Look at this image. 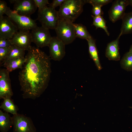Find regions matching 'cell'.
Wrapping results in <instances>:
<instances>
[{"mask_svg":"<svg viewBox=\"0 0 132 132\" xmlns=\"http://www.w3.org/2000/svg\"><path fill=\"white\" fill-rule=\"evenodd\" d=\"M19 73V80L24 99H35L47 87L51 73V58L38 47L31 46Z\"/></svg>","mask_w":132,"mask_h":132,"instance_id":"obj_1","label":"cell"},{"mask_svg":"<svg viewBox=\"0 0 132 132\" xmlns=\"http://www.w3.org/2000/svg\"><path fill=\"white\" fill-rule=\"evenodd\" d=\"M85 0H65L58 11L59 19L68 20L73 23L83 11Z\"/></svg>","mask_w":132,"mask_h":132,"instance_id":"obj_2","label":"cell"},{"mask_svg":"<svg viewBox=\"0 0 132 132\" xmlns=\"http://www.w3.org/2000/svg\"><path fill=\"white\" fill-rule=\"evenodd\" d=\"M73 23L64 19H59L55 28L56 37L65 45L72 43L76 38Z\"/></svg>","mask_w":132,"mask_h":132,"instance_id":"obj_3","label":"cell"},{"mask_svg":"<svg viewBox=\"0 0 132 132\" xmlns=\"http://www.w3.org/2000/svg\"><path fill=\"white\" fill-rule=\"evenodd\" d=\"M37 20L42 26L47 29L55 30L59 18L58 11L50 6L38 11Z\"/></svg>","mask_w":132,"mask_h":132,"instance_id":"obj_4","label":"cell"},{"mask_svg":"<svg viewBox=\"0 0 132 132\" xmlns=\"http://www.w3.org/2000/svg\"><path fill=\"white\" fill-rule=\"evenodd\" d=\"M19 30H30L37 26L35 20L30 17L20 15L8 7L5 14Z\"/></svg>","mask_w":132,"mask_h":132,"instance_id":"obj_5","label":"cell"},{"mask_svg":"<svg viewBox=\"0 0 132 132\" xmlns=\"http://www.w3.org/2000/svg\"><path fill=\"white\" fill-rule=\"evenodd\" d=\"M13 132H37L36 128L30 118L17 114L12 117Z\"/></svg>","mask_w":132,"mask_h":132,"instance_id":"obj_6","label":"cell"},{"mask_svg":"<svg viewBox=\"0 0 132 132\" xmlns=\"http://www.w3.org/2000/svg\"><path fill=\"white\" fill-rule=\"evenodd\" d=\"M31 34L32 42L38 48L48 46L52 37L49 29L42 26L32 30Z\"/></svg>","mask_w":132,"mask_h":132,"instance_id":"obj_7","label":"cell"},{"mask_svg":"<svg viewBox=\"0 0 132 132\" xmlns=\"http://www.w3.org/2000/svg\"><path fill=\"white\" fill-rule=\"evenodd\" d=\"M13 4V10L18 14L30 17L37 8L34 0H11Z\"/></svg>","mask_w":132,"mask_h":132,"instance_id":"obj_8","label":"cell"},{"mask_svg":"<svg viewBox=\"0 0 132 132\" xmlns=\"http://www.w3.org/2000/svg\"><path fill=\"white\" fill-rule=\"evenodd\" d=\"M65 44L56 36L52 37L48 46L51 59L59 61L66 54Z\"/></svg>","mask_w":132,"mask_h":132,"instance_id":"obj_9","label":"cell"},{"mask_svg":"<svg viewBox=\"0 0 132 132\" xmlns=\"http://www.w3.org/2000/svg\"><path fill=\"white\" fill-rule=\"evenodd\" d=\"M9 73L5 68L0 69V99L11 98L13 95Z\"/></svg>","mask_w":132,"mask_h":132,"instance_id":"obj_10","label":"cell"},{"mask_svg":"<svg viewBox=\"0 0 132 132\" xmlns=\"http://www.w3.org/2000/svg\"><path fill=\"white\" fill-rule=\"evenodd\" d=\"M128 5V0H115L108 12L110 20L114 23L121 19L125 13L126 8Z\"/></svg>","mask_w":132,"mask_h":132,"instance_id":"obj_11","label":"cell"},{"mask_svg":"<svg viewBox=\"0 0 132 132\" xmlns=\"http://www.w3.org/2000/svg\"><path fill=\"white\" fill-rule=\"evenodd\" d=\"M10 40L13 45L28 51L32 42L30 30H19Z\"/></svg>","mask_w":132,"mask_h":132,"instance_id":"obj_12","label":"cell"},{"mask_svg":"<svg viewBox=\"0 0 132 132\" xmlns=\"http://www.w3.org/2000/svg\"><path fill=\"white\" fill-rule=\"evenodd\" d=\"M18 30L7 16L0 17V38L10 40Z\"/></svg>","mask_w":132,"mask_h":132,"instance_id":"obj_13","label":"cell"},{"mask_svg":"<svg viewBox=\"0 0 132 132\" xmlns=\"http://www.w3.org/2000/svg\"><path fill=\"white\" fill-rule=\"evenodd\" d=\"M122 35L120 32L116 39L109 43L107 45L106 50V56L110 60L115 61L119 60L120 56L119 52V40Z\"/></svg>","mask_w":132,"mask_h":132,"instance_id":"obj_14","label":"cell"},{"mask_svg":"<svg viewBox=\"0 0 132 132\" xmlns=\"http://www.w3.org/2000/svg\"><path fill=\"white\" fill-rule=\"evenodd\" d=\"M87 40L88 44L90 56L94 62L98 69L100 70L102 69V67L99 61L95 41L91 35Z\"/></svg>","mask_w":132,"mask_h":132,"instance_id":"obj_15","label":"cell"},{"mask_svg":"<svg viewBox=\"0 0 132 132\" xmlns=\"http://www.w3.org/2000/svg\"><path fill=\"white\" fill-rule=\"evenodd\" d=\"M25 60V57L9 60L5 61L2 66L10 72L17 69H21Z\"/></svg>","mask_w":132,"mask_h":132,"instance_id":"obj_16","label":"cell"},{"mask_svg":"<svg viewBox=\"0 0 132 132\" xmlns=\"http://www.w3.org/2000/svg\"><path fill=\"white\" fill-rule=\"evenodd\" d=\"M13 126L12 117L8 113L0 110V131L7 132Z\"/></svg>","mask_w":132,"mask_h":132,"instance_id":"obj_17","label":"cell"},{"mask_svg":"<svg viewBox=\"0 0 132 132\" xmlns=\"http://www.w3.org/2000/svg\"><path fill=\"white\" fill-rule=\"evenodd\" d=\"M121 32L122 35L132 33V12L125 13L122 18Z\"/></svg>","mask_w":132,"mask_h":132,"instance_id":"obj_18","label":"cell"},{"mask_svg":"<svg viewBox=\"0 0 132 132\" xmlns=\"http://www.w3.org/2000/svg\"><path fill=\"white\" fill-rule=\"evenodd\" d=\"M76 38L87 40L91 35L86 27L81 24L73 23Z\"/></svg>","mask_w":132,"mask_h":132,"instance_id":"obj_19","label":"cell"},{"mask_svg":"<svg viewBox=\"0 0 132 132\" xmlns=\"http://www.w3.org/2000/svg\"><path fill=\"white\" fill-rule=\"evenodd\" d=\"M0 108L13 115L17 114L18 110L17 106L14 104L11 98L4 99L3 102L0 106Z\"/></svg>","mask_w":132,"mask_h":132,"instance_id":"obj_20","label":"cell"},{"mask_svg":"<svg viewBox=\"0 0 132 132\" xmlns=\"http://www.w3.org/2000/svg\"><path fill=\"white\" fill-rule=\"evenodd\" d=\"M25 51L23 49L13 45L10 48L9 53L5 61L17 58L25 57L24 55Z\"/></svg>","mask_w":132,"mask_h":132,"instance_id":"obj_21","label":"cell"},{"mask_svg":"<svg viewBox=\"0 0 132 132\" xmlns=\"http://www.w3.org/2000/svg\"><path fill=\"white\" fill-rule=\"evenodd\" d=\"M120 64L121 67L127 71H132V53H126L122 58Z\"/></svg>","mask_w":132,"mask_h":132,"instance_id":"obj_22","label":"cell"},{"mask_svg":"<svg viewBox=\"0 0 132 132\" xmlns=\"http://www.w3.org/2000/svg\"><path fill=\"white\" fill-rule=\"evenodd\" d=\"M93 19L92 25L96 27V29L99 28L102 29L104 30L107 35L109 36L110 33L108 30V28L106 25V21L103 16H95L91 15Z\"/></svg>","mask_w":132,"mask_h":132,"instance_id":"obj_23","label":"cell"},{"mask_svg":"<svg viewBox=\"0 0 132 132\" xmlns=\"http://www.w3.org/2000/svg\"><path fill=\"white\" fill-rule=\"evenodd\" d=\"M10 48H0V65L2 66L9 53Z\"/></svg>","mask_w":132,"mask_h":132,"instance_id":"obj_24","label":"cell"},{"mask_svg":"<svg viewBox=\"0 0 132 132\" xmlns=\"http://www.w3.org/2000/svg\"><path fill=\"white\" fill-rule=\"evenodd\" d=\"M113 1L112 0H87V3H89L92 6L98 5L103 6Z\"/></svg>","mask_w":132,"mask_h":132,"instance_id":"obj_25","label":"cell"},{"mask_svg":"<svg viewBox=\"0 0 132 132\" xmlns=\"http://www.w3.org/2000/svg\"><path fill=\"white\" fill-rule=\"evenodd\" d=\"M35 4L38 8V10H40L44 9L49 4L48 0H34Z\"/></svg>","mask_w":132,"mask_h":132,"instance_id":"obj_26","label":"cell"},{"mask_svg":"<svg viewBox=\"0 0 132 132\" xmlns=\"http://www.w3.org/2000/svg\"><path fill=\"white\" fill-rule=\"evenodd\" d=\"M92 12L94 16H102L103 14V12L101 9L102 6L98 5L92 6Z\"/></svg>","mask_w":132,"mask_h":132,"instance_id":"obj_27","label":"cell"},{"mask_svg":"<svg viewBox=\"0 0 132 132\" xmlns=\"http://www.w3.org/2000/svg\"><path fill=\"white\" fill-rule=\"evenodd\" d=\"M13 45L10 40L0 38V48H10Z\"/></svg>","mask_w":132,"mask_h":132,"instance_id":"obj_28","label":"cell"},{"mask_svg":"<svg viewBox=\"0 0 132 132\" xmlns=\"http://www.w3.org/2000/svg\"><path fill=\"white\" fill-rule=\"evenodd\" d=\"M8 7L5 1L0 0V17L5 14Z\"/></svg>","mask_w":132,"mask_h":132,"instance_id":"obj_29","label":"cell"},{"mask_svg":"<svg viewBox=\"0 0 132 132\" xmlns=\"http://www.w3.org/2000/svg\"><path fill=\"white\" fill-rule=\"evenodd\" d=\"M65 0H54L49 5V6L55 9L58 6H60Z\"/></svg>","mask_w":132,"mask_h":132,"instance_id":"obj_30","label":"cell"},{"mask_svg":"<svg viewBox=\"0 0 132 132\" xmlns=\"http://www.w3.org/2000/svg\"><path fill=\"white\" fill-rule=\"evenodd\" d=\"M129 5L132 7V0H128Z\"/></svg>","mask_w":132,"mask_h":132,"instance_id":"obj_31","label":"cell"},{"mask_svg":"<svg viewBox=\"0 0 132 132\" xmlns=\"http://www.w3.org/2000/svg\"><path fill=\"white\" fill-rule=\"evenodd\" d=\"M129 52L132 53V44L131 46Z\"/></svg>","mask_w":132,"mask_h":132,"instance_id":"obj_32","label":"cell"}]
</instances>
